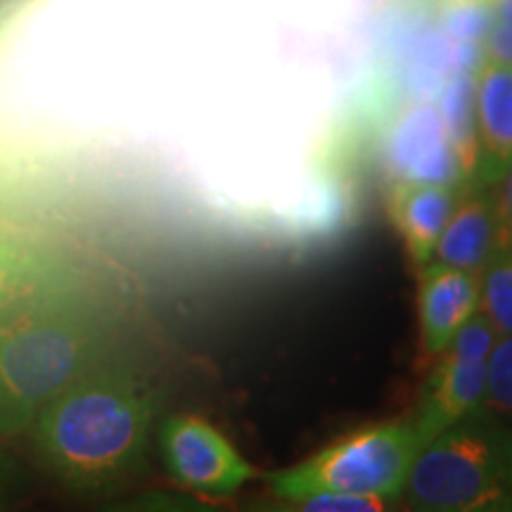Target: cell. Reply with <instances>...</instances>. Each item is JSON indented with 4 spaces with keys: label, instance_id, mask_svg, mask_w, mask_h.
<instances>
[{
    "label": "cell",
    "instance_id": "1",
    "mask_svg": "<svg viewBox=\"0 0 512 512\" xmlns=\"http://www.w3.org/2000/svg\"><path fill=\"white\" fill-rule=\"evenodd\" d=\"M155 411L150 384L98 363L38 413V451L76 489H112L143 463Z\"/></svg>",
    "mask_w": 512,
    "mask_h": 512
},
{
    "label": "cell",
    "instance_id": "2",
    "mask_svg": "<svg viewBox=\"0 0 512 512\" xmlns=\"http://www.w3.org/2000/svg\"><path fill=\"white\" fill-rule=\"evenodd\" d=\"M102 354L98 320L55 285L0 309V434L24 430Z\"/></svg>",
    "mask_w": 512,
    "mask_h": 512
},
{
    "label": "cell",
    "instance_id": "3",
    "mask_svg": "<svg viewBox=\"0 0 512 512\" xmlns=\"http://www.w3.org/2000/svg\"><path fill=\"white\" fill-rule=\"evenodd\" d=\"M411 512H477L512 496V427L475 411L420 446L406 491Z\"/></svg>",
    "mask_w": 512,
    "mask_h": 512
},
{
    "label": "cell",
    "instance_id": "4",
    "mask_svg": "<svg viewBox=\"0 0 512 512\" xmlns=\"http://www.w3.org/2000/svg\"><path fill=\"white\" fill-rule=\"evenodd\" d=\"M422 441L413 418H399L347 434L304 463L268 475L278 498L351 494L399 498L406 491Z\"/></svg>",
    "mask_w": 512,
    "mask_h": 512
},
{
    "label": "cell",
    "instance_id": "5",
    "mask_svg": "<svg viewBox=\"0 0 512 512\" xmlns=\"http://www.w3.org/2000/svg\"><path fill=\"white\" fill-rule=\"evenodd\" d=\"M377 157L392 183L467 188L463 166L434 100H406L384 121Z\"/></svg>",
    "mask_w": 512,
    "mask_h": 512
},
{
    "label": "cell",
    "instance_id": "6",
    "mask_svg": "<svg viewBox=\"0 0 512 512\" xmlns=\"http://www.w3.org/2000/svg\"><path fill=\"white\" fill-rule=\"evenodd\" d=\"M494 344V330L484 320H470L451 339L422 389L420 408L413 418L422 444L479 411L486 392V363Z\"/></svg>",
    "mask_w": 512,
    "mask_h": 512
},
{
    "label": "cell",
    "instance_id": "7",
    "mask_svg": "<svg viewBox=\"0 0 512 512\" xmlns=\"http://www.w3.org/2000/svg\"><path fill=\"white\" fill-rule=\"evenodd\" d=\"M162 453L171 475L202 494H235L254 477V467L238 448L195 415H174L164 422Z\"/></svg>",
    "mask_w": 512,
    "mask_h": 512
},
{
    "label": "cell",
    "instance_id": "8",
    "mask_svg": "<svg viewBox=\"0 0 512 512\" xmlns=\"http://www.w3.org/2000/svg\"><path fill=\"white\" fill-rule=\"evenodd\" d=\"M482 275L458 271L439 261L420 268V337L425 354L439 358L456 332L479 313Z\"/></svg>",
    "mask_w": 512,
    "mask_h": 512
},
{
    "label": "cell",
    "instance_id": "9",
    "mask_svg": "<svg viewBox=\"0 0 512 512\" xmlns=\"http://www.w3.org/2000/svg\"><path fill=\"white\" fill-rule=\"evenodd\" d=\"M465 188L434 183H392L387 192V211L399 230L406 252L418 268L432 261Z\"/></svg>",
    "mask_w": 512,
    "mask_h": 512
},
{
    "label": "cell",
    "instance_id": "10",
    "mask_svg": "<svg viewBox=\"0 0 512 512\" xmlns=\"http://www.w3.org/2000/svg\"><path fill=\"white\" fill-rule=\"evenodd\" d=\"M479 162L475 185L489 188L512 164V67L484 60L477 69Z\"/></svg>",
    "mask_w": 512,
    "mask_h": 512
},
{
    "label": "cell",
    "instance_id": "11",
    "mask_svg": "<svg viewBox=\"0 0 512 512\" xmlns=\"http://www.w3.org/2000/svg\"><path fill=\"white\" fill-rule=\"evenodd\" d=\"M496 249L498 221L494 200L482 190L465 188L432 259L458 271L482 275Z\"/></svg>",
    "mask_w": 512,
    "mask_h": 512
},
{
    "label": "cell",
    "instance_id": "12",
    "mask_svg": "<svg viewBox=\"0 0 512 512\" xmlns=\"http://www.w3.org/2000/svg\"><path fill=\"white\" fill-rule=\"evenodd\" d=\"M477 72L458 69L448 76L444 88L437 95V107L444 119L446 133L451 138L456 155L463 166L467 188H475V174L479 162L477 136Z\"/></svg>",
    "mask_w": 512,
    "mask_h": 512
},
{
    "label": "cell",
    "instance_id": "13",
    "mask_svg": "<svg viewBox=\"0 0 512 512\" xmlns=\"http://www.w3.org/2000/svg\"><path fill=\"white\" fill-rule=\"evenodd\" d=\"M50 285L55 273L48 256L36 242L0 223V309Z\"/></svg>",
    "mask_w": 512,
    "mask_h": 512
},
{
    "label": "cell",
    "instance_id": "14",
    "mask_svg": "<svg viewBox=\"0 0 512 512\" xmlns=\"http://www.w3.org/2000/svg\"><path fill=\"white\" fill-rule=\"evenodd\" d=\"M479 313L489 320L498 337L512 335V247L496 249L482 271Z\"/></svg>",
    "mask_w": 512,
    "mask_h": 512
},
{
    "label": "cell",
    "instance_id": "15",
    "mask_svg": "<svg viewBox=\"0 0 512 512\" xmlns=\"http://www.w3.org/2000/svg\"><path fill=\"white\" fill-rule=\"evenodd\" d=\"M494 17V0H439L437 3V22L451 41L482 43Z\"/></svg>",
    "mask_w": 512,
    "mask_h": 512
},
{
    "label": "cell",
    "instance_id": "16",
    "mask_svg": "<svg viewBox=\"0 0 512 512\" xmlns=\"http://www.w3.org/2000/svg\"><path fill=\"white\" fill-rule=\"evenodd\" d=\"M479 411L512 427V335L496 339L486 363V392Z\"/></svg>",
    "mask_w": 512,
    "mask_h": 512
},
{
    "label": "cell",
    "instance_id": "17",
    "mask_svg": "<svg viewBox=\"0 0 512 512\" xmlns=\"http://www.w3.org/2000/svg\"><path fill=\"white\" fill-rule=\"evenodd\" d=\"M261 512H394L392 498L351 496V494H311L302 498H278Z\"/></svg>",
    "mask_w": 512,
    "mask_h": 512
},
{
    "label": "cell",
    "instance_id": "18",
    "mask_svg": "<svg viewBox=\"0 0 512 512\" xmlns=\"http://www.w3.org/2000/svg\"><path fill=\"white\" fill-rule=\"evenodd\" d=\"M112 512H219L200 501H190V498L169 496V494H147L136 501L119 505Z\"/></svg>",
    "mask_w": 512,
    "mask_h": 512
},
{
    "label": "cell",
    "instance_id": "19",
    "mask_svg": "<svg viewBox=\"0 0 512 512\" xmlns=\"http://www.w3.org/2000/svg\"><path fill=\"white\" fill-rule=\"evenodd\" d=\"M494 211L498 221V249L512 247V164L505 171V176L496 183Z\"/></svg>",
    "mask_w": 512,
    "mask_h": 512
},
{
    "label": "cell",
    "instance_id": "20",
    "mask_svg": "<svg viewBox=\"0 0 512 512\" xmlns=\"http://www.w3.org/2000/svg\"><path fill=\"white\" fill-rule=\"evenodd\" d=\"M482 48L484 60L512 67V24L494 17V22H491V27L482 41Z\"/></svg>",
    "mask_w": 512,
    "mask_h": 512
},
{
    "label": "cell",
    "instance_id": "21",
    "mask_svg": "<svg viewBox=\"0 0 512 512\" xmlns=\"http://www.w3.org/2000/svg\"><path fill=\"white\" fill-rule=\"evenodd\" d=\"M494 10H496L498 19H503V22L512 24V0H496Z\"/></svg>",
    "mask_w": 512,
    "mask_h": 512
},
{
    "label": "cell",
    "instance_id": "22",
    "mask_svg": "<svg viewBox=\"0 0 512 512\" xmlns=\"http://www.w3.org/2000/svg\"><path fill=\"white\" fill-rule=\"evenodd\" d=\"M477 512H512V496L503 498V501H498V503L486 505V508L477 510Z\"/></svg>",
    "mask_w": 512,
    "mask_h": 512
},
{
    "label": "cell",
    "instance_id": "23",
    "mask_svg": "<svg viewBox=\"0 0 512 512\" xmlns=\"http://www.w3.org/2000/svg\"><path fill=\"white\" fill-rule=\"evenodd\" d=\"M494 3H496V0H494Z\"/></svg>",
    "mask_w": 512,
    "mask_h": 512
}]
</instances>
